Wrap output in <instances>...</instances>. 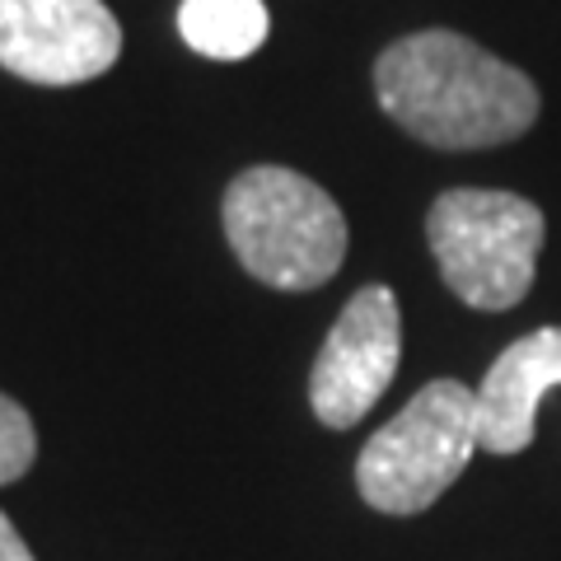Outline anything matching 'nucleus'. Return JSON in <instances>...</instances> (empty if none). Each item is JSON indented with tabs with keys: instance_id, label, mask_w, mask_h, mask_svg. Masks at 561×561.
Returning <instances> with one entry per match:
<instances>
[{
	"instance_id": "nucleus-1",
	"label": "nucleus",
	"mask_w": 561,
	"mask_h": 561,
	"mask_svg": "<svg viewBox=\"0 0 561 561\" xmlns=\"http://www.w3.org/2000/svg\"><path fill=\"white\" fill-rule=\"evenodd\" d=\"M375 99L435 150H491L538 122V84L454 28H421L379 51Z\"/></svg>"
},
{
	"instance_id": "nucleus-2",
	"label": "nucleus",
	"mask_w": 561,
	"mask_h": 561,
	"mask_svg": "<svg viewBox=\"0 0 561 561\" xmlns=\"http://www.w3.org/2000/svg\"><path fill=\"white\" fill-rule=\"evenodd\" d=\"M225 239L253 280L286 295L319 290L346 262V216L295 169L253 164L225 187Z\"/></svg>"
},
{
	"instance_id": "nucleus-3",
	"label": "nucleus",
	"mask_w": 561,
	"mask_h": 561,
	"mask_svg": "<svg viewBox=\"0 0 561 561\" xmlns=\"http://www.w3.org/2000/svg\"><path fill=\"white\" fill-rule=\"evenodd\" d=\"M426 239L445 286L468 309L505 313L534 286L548 220L519 192L449 187L431 206Z\"/></svg>"
},
{
	"instance_id": "nucleus-4",
	"label": "nucleus",
	"mask_w": 561,
	"mask_h": 561,
	"mask_svg": "<svg viewBox=\"0 0 561 561\" xmlns=\"http://www.w3.org/2000/svg\"><path fill=\"white\" fill-rule=\"evenodd\" d=\"M472 449H482L478 398L459 379H431L389 426L365 440L356 459L360 501L393 519L431 511L459 482Z\"/></svg>"
},
{
	"instance_id": "nucleus-5",
	"label": "nucleus",
	"mask_w": 561,
	"mask_h": 561,
	"mask_svg": "<svg viewBox=\"0 0 561 561\" xmlns=\"http://www.w3.org/2000/svg\"><path fill=\"white\" fill-rule=\"evenodd\" d=\"M402 360V313L389 286H360L337 313L309 375V408L328 431H351L389 393Z\"/></svg>"
},
{
	"instance_id": "nucleus-6",
	"label": "nucleus",
	"mask_w": 561,
	"mask_h": 561,
	"mask_svg": "<svg viewBox=\"0 0 561 561\" xmlns=\"http://www.w3.org/2000/svg\"><path fill=\"white\" fill-rule=\"evenodd\" d=\"M122 57L103 0H0V66L28 84H84Z\"/></svg>"
},
{
	"instance_id": "nucleus-7",
	"label": "nucleus",
	"mask_w": 561,
	"mask_h": 561,
	"mask_svg": "<svg viewBox=\"0 0 561 561\" xmlns=\"http://www.w3.org/2000/svg\"><path fill=\"white\" fill-rule=\"evenodd\" d=\"M561 389V328H534L491 360L478 383V445L486 454H524L534 445L538 408Z\"/></svg>"
},
{
	"instance_id": "nucleus-8",
	"label": "nucleus",
	"mask_w": 561,
	"mask_h": 561,
	"mask_svg": "<svg viewBox=\"0 0 561 561\" xmlns=\"http://www.w3.org/2000/svg\"><path fill=\"white\" fill-rule=\"evenodd\" d=\"M267 5L262 0H183L179 33L192 51L210 61H243L267 43Z\"/></svg>"
},
{
	"instance_id": "nucleus-9",
	"label": "nucleus",
	"mask_w": 561,
	"mask_h": 561,
	"mask_svg": "<svg viewBox=\"0 0 561 561\" xmlns=\"http://www.w3.org/2000/svg\"><path fill=\"white\" fill-rule=\"evenodd\" d=\"M38 459V431L33 416L14 402L10 393H0V486L20 482Z\"/></svg>"
},
{
	"instance_id": "nucleus-10",
	"label": "nucleus",
	"mask_w": 561,
	"mask_h": 561,
	"mask_svg": "<svg viewBox=\"0 0 561 561\" xmlns=\"http://www.w3.org/2000/svg\"><path fill=\"white\" fill-rule=\"evenodd\" d=\"M0 561H33L28 542L14 534V524L5 519V511H0Z\"/></svg>"
}]
</instances>
